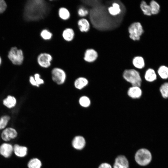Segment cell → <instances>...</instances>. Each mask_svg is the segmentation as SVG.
Listing matches in <instances>:
<instances>
[{
	"mask_svg": "<svg viewBox=\"0 0 168 168\" xmlns=\"http://www.w3.org/2000/svg\"><path fill=\"white\" fill-rule=\"evenodd\" d=\"M86 145V141L84 137L79 135L75 136L72 141V147L77 150H82L84 149Z\"/></svg>",
	"mask_w": 168,
	"mask_h": 168,
	"instance_id": "8fae6325",
	"label": "cell"
},
{
	"mask_svg": "<svg viewBox=\"0 0 168 168\" xmlns=\"http://www.w3.org/2000/svg\"><path fill=\"white\" fill-rule=\"evenodd\" d=\"M13 152L16 156L23 158L27 155L28 148L25 146L15 144L13 145Z\"/></svg>",
	"mask_w": 168,
	"mask_h": 168,
	"instance_id": "4fadbf2b",
	"label": "cell"
},
{
	"mask_svg": "<svg viewBox=\"0 0 168 168\" xmlns=\"http://www.w3.org/2000/svg\"><path fill=\"white\" fill-rule=\"evenodd\" d=\"M53 81L58 85L63 84L66 79V74L64 70L59 68H54L51 72Z\"/></svg>",
	"mask_w": 168,
	"mask_h": 168,
	"instance_id": "8992f818",
	"label": "cell"
},
{
	"mask_svg": "<svg viewBox=\"0 0 168 168\" xmlns=\"http://www.w3.org/2000/svg\"><path fill=\"white\" fill-rule=\"evenodd\" d=\"M134 158L137 164L140 166L144 167L151 163L152 159V155L149 150L142 148L136 151Z\"/></svg>",
	"mask_w": 168,
	"mask_h": 168,
	"instance_id": "7a4b0ae2",
	"label": "cell"
},
{
	"mask_svg": "<svg viewBox=\"0 0 168 168\" xmlns=\"http://www.w3.org/2000/svg\"><path fill=\"white\" fill-rule=\"evenodd\" d=\"M128 31L129 38L134 41L139 40L144 32L142 26L138 22L131 24L128 27Z\"/></svg>",
	"mask_w": 168,
	"mask_h": 168,
	"instance_id": "277c9868",
	"label": "cell"
},
{
	"mask_svg": "<svg viewBox=\"0 0 168 168\" xmlns=\"http://www.w3.org/2000/svg\"><path fill=\"white\" fill-rule=\"evenodd\" d=\"M17 101L14 96L8 95L3 100V105L9 109L14 107L16 105Z\"/></svg>",
	"mask_w": 168,
	"mask_h": 168,
	"instance_id": "ffe728a7",
	"label": "cell"
},
{
	"mask_svg": "<svg viewBox=\"0 0 168 168\" xmlns=\"http://www.w3.org/2000/svg\"><path fill=\"white\" fill-rule=\"evenodd\" d=\"M88 82V81L86 78L83 77H80L75 80L74 82V86L76 89L81 90L86 86Z\"/></svg>",
	"mask_w": 168,
	"mask_h": 168,
	"instance_id": "d6986e66",
	"label": "cell"
},
{
	"mask_svg": "<svg viewBox=\"0 0 168 168\" xmlns=\"http://www.w3.org/2000/svg\"><path fill=\"white\" fill-rule=\"evenodd\" d=\"M133 67L138 69H142L146 67V63L144 58L141 56L134 57L132 61Z\"/></svg>",
	"mask_w": 168,
	"mask_h": 168,
	"instance_id": "e0dca14e",
	"label": "cell"
},
{
	"mask_svg": "<svg viewBox=\"0 0 168 168\" xmlns=\"http://www.w3.org/2000/svg\"><path fill=\"white\" fill-rule=\"evenodd\" d=\"M52 60L51 55L47 53H42L37 57V61L39 65L41 67L45 68L49 67L51 65V62Z\"/></svg>",
	"mask_w": 168,
	"mask_h": 168,
	"instance_id": "ba28073f",
	"label": "cell"
},
{
	"mask_svg": "<svg viewBox=\"0 0 168 168\" xmlns=\"http://www.w3.org/2000/svg\"><path fill=\"white\" fill-rule=\"evenodd\" d=\"M10 117L8 115H4L0 118V130H3L6 128L9 120Z\"/></svg>",
	"mask_w": 168,
	"mask_h": 168,
	"instance_id": "f1b7e54d",
	"label": "cell"
},
{
	"mask_svg": "<svg viewBox=\"0 0 168 168\" xmlns=\"http://www.w3.org/2000/svg\"><path fill=\"white\" fill-rule=\"evenodd\" d=\"M117 162L121 166L124 168H129V162L127 158L124 155L118 156L115 158L114 162Z\"/></svg>",
	"mask_w": 168,
	"mask_h": 168,
	"instance_id": "603a6c76",
	"label": "cell"
},
{
	"mask_svg": "<svg viewBox=\"0 0 168 168\" xmlns=\"http://www.w3.org/2000/svg\"><path fill=\"white\" fill-rule=\"evenodd\" d=\"M98 168H113L112 166L109 163L105 162L100 164Z\"/></svg>",
	"mask_w": 168,
	"mask_h": 168,
	"instance_id": "836d02e7",
	"label": "cell"
},
{
	"mask_svg": "<svg viewBox=\"0 0 168 168\" xmlns=\"http://www.w3.org/2000/svg\"><path fill=\"white\" fill-rule=\"evenodd\" d=\"M140 8L144 15L147 16H152L150 6L144 0L141 1Z\"/></svg>",
	"mask_w": 168,
	"mask_h": 168,
	"instance_id": "7402d4cb",
	"label": "cell"
},
{
	"mask_svg": "<svg viewBox=\"0 0 168 168\" xmlns=\"http://www.w3.org/2000/svg\"><path fill=\"white\" fill-rule=\"evenodd\" d=\"M107 10L109 14L113 16L119 15L122 10L120 4L118 2H117V1H114V2L108 7Z\"/></svg>",
	"mask_w": 168,
	"mask_h": 168,
	"instance_id": "2e32d148",
	"label": "cell"
},
{
	"mask_svg": "<svg viewBox=\"0 0 168 168\" xmlns=\"http://www.w3.org/2000/svg\"><path fill=\"white\" fill-rule=\"evenodd\" d=\"M77 24L80 31L82 32H87L90 28V24L89 21L84 18L79 19Z\"/></svg>",
	"mask_w": 168,
	"mask_h": 168,
	"instance_id": "ac0fdd59",
	"label": "cell"
},
{
	"mask_svg": "<svg viewBox=\"0 0 168 168\" xmlns=\"http://www.w3.org/2000/svg\"><path fill=\"white\" fill-rule=\"evenodd\" d=\"M124 78L132 86L141 87L142 80L139 72L134 69H125L123 73Z\"/></svg>",
	"mask_w": 168,
	"mask_h": 168,
	"instance_id": "3957f363",
	"label": "cell"
},
{
	"mask_svg": "<svg viewBox=\"0 0 168 168\" xmlns=\"http://www.w3.org/2000/svg\"><path fill=\"white\" fill-rule=\"evenodd\" d=\"M18 133L16 130L12 127H7L3 130L1 138L5 142H7L16 138L17 136Z\"/></svg>",
	"mask_w": 168,
	"mask_h": 168,
	"instance_id": "52a82bcc",
	"label": "cell"
},
{
	"mask_svg": "<svg viewBox=\"0 0 168 168\" xmlns=\"http://www.w3.org/2000/svg\"><path fill=\"white\" fill-rule=\"evenodd\" d=\"M50 10L49 5L44 0H28L25 6L24 18L27 21H38L46 16Z\"/></svg>",
	"mask_w": 168,
	"mask_h": 168,
	"instance_id": "6da1fadb",
	"label": "cell"
},
{
	"mask_svg": "<svg viewBox=\"0 0 168 168\" xmlns=\"http://www.w3.org/2000/svg\"><path fill=\"white\" fill-rule=\"evenodd\" d=\"M142 91L140 87L132 86L127 91L128 96L133 99L140 98L142 95Z\"/></svg>",
	"mask_w": 168,
	"mask_h": 168,
	"instance_id": "5bb4252c",
	"label": "cell"
},
{
	"mask_svg": "<svg viewBox=\"0 0 168 168\" xmlns=\"http://www.w3.org/2000/svg\"><path fill=\"white\" fill-rule=\"evenodd\" d=\"M29 82L30 84L33 86L37 87H39V86L36 83L34 77L33 76H30L29 77Z\"/></svg>",
	"mask_w": 168,
	"mask_h": 168,
	"instance_id": "e575fe53",
	"label": "cell"
},
{
	"mask_svg": "<svg viewBox=\"0 0 168 168\" xmlns=\"http://www.w3.org/2000/svg\"><path fill=\"white\" fill-rule=\"evenodd\" d=\"M1 63H2V60H1V57H0V65L1 64Z\"/></svg>",
	"mask_w": 168,
	"mask_h": 168,
	"instance_id": "8d00e7d4",
	"label": "cell"
},
{
	"mask_svg": "<svg viewBox=\"0 0 168 168\" xmlns=\"http://www.w3.org/2000/svg\"><path fill=\"white\" fill-rule=\"evenodd\" d=\"M74 30L71 28H67L65 29L63 31L62 34L63 38L68 41L72 40L74 38Z\"/></svg>",
	"mask_w": 168,
	"mask_h": 168,
	"instance_id": "cb8c5ba5",
	"label": "cell"
},
{
	"mask_svg": "<svg viewBox=\"0 0 168 168\" xmlns=\"http://www.w3.org/2000/svg\"><path fill=\"white\" fill-rule=\"evenodd\" d=\"M78 15L81 17H85L88 15L89 11L83 7L79 8L77 11Z\"/></svg>",
	"mask_w": 168,
	"mask_h": 168,
	"instance_id": "4dcf8cb0",
	"label": "cell"
},
{
	"mask_svg": "<svg viewBox=\"0 0 168 168\" xmlns=\"http://www.w3.org/2000/svg\"><path fill=\"white\" fill-rule=\"evenodd\" d=\"M13 152V146L8 142H4L0 145V155L6 158L10 157Z\"/></svg>",
	"mask_w": 168,
	"mask_h": 168,
	"instance_id": "9c48e42d",
	"label": "cell"
},
{
	"mask_svg": "<svg viewBox=\"0 0 168 168\" xmlns=\"http://www.w3.org/2000/svg\"><path fill=\"white\" fill-rule=\"evenodd\" d=\"M79 103L82 107L87 108L90 105L91 101L90 99L88 97L83 96L80 98L79 100Z\"/></svg>",
	"mask_w": 168,
	"mask_h": 168,
	"instance_id": "83f0119b",
	"label": "cell"
},
{
	"mask_svg": "<svg viewBox=\"0 0 168 168\" xmlns=\"http://www.w3.org/2000/svg\"><path fill=\"white\" fill-rule=\"evenodd\" d=\"M159 91L162 98L165 100L168 99V81H165L160 86Z\"/></svg>",
	"mask_w": 168,
	"mask_h": 168,
	"instance_id": "44dd1931",
	"label": "cell"
},
{
	"mask_svg": "<svg viewBox=\"0 0 168 168\" xmlns=\"http://www.w3.org/2000/svg\"><path fill=\"white\" fill-rule=\"evenodd\" d=\"M98 57V54L97 51L92 48H89L85 51L83 58L86 62L91 63L96 61Z\"/></svg>",
	"mask_w": 168,
	"mask_h": 168,
	"instance_id": "7c38bea8",
	"label": "cell"
},
{
	"mask_svg": "<svg viewBox=\"0 0 168 168\" xmlns=\"http://www.w3.org/2000/svg\"><path fill=\"white\" fill-rule=\"evenodd\" d=\"M158 77L156 70L152 68H148L145 71L144 78L145 82L152 83L156 82Z\"/></svg>",
	"mask_w": 168,
	"mask_h": 168,
	"instance_id": "30bf717a",
	"label": "cell"
},
{
	"mask_svg": "<svg viewBox=\"0 0 168 168\" xmlns=\"http://www.w3.org/2000/svg\"><path fill=\"white\" fill-rule=\"evenodd\" d=\"M27 166L28 168H41L42 163L39 159L34 158L29 161Z\"/></svg>",
	"mask_w": 168,
	"mask_h": 168,
	"instance_id": "484cf974",
	"label": "cell"
},
{
	"mask_svg": "<svg viewBox=\"0 0 168 168\" xmlns=\"http://www.w3.org/2000/svg\"><path fill=\"white\" fill-rule=\"evenodd\" d=\"M8 57L12 63L16 65H21L24 60L22 51L18 49L16 47H13L11 49Z\"/></svg>",
	"mask_w": 168,
	"mask_h": 168,
	"instance_id": "5b68a950",
	"label": "cell"
},
{
	"mask_svg": "<svg viewBox=\"0 0 168 168\" xmlns=\"http://www.w3.org/2000/svg\"><path fill=\"white\" fill-rule=\"evenodd\" d=\"M34 77L36 83L39 86L40 85L44 83V81L40 78V75L39 73L35 74Z\"/></svg>",
	"mask_w": 168,
	"mask_h": 168,
	"instance_id": "1f68e13d",
	"label": "cell"
},
{
	"mask_svg": "<svg viewBox=\"0 0 168 168\" xmlns=\"http://www.w3.org/2000/svg\"><path fill=\"white\" fill-rule=\"evenodd\" d=\"M7 5L5 2L3 0H0V13L4 12L6 10Z\"/></svg>",
	"mask_w": 168,
	"mask_h": 168,
	"instance_id": "d6a6232c",
	"label": "cell"
},
{
	"mask_svg": "<svg viewBox=\"0 0 168 168\" xmlns=\"http://www.w3.org/2000/svg\"><path fill=\"white\" fill-rule=\"evenodd\" d=\"M40 35L44 40H49L52 38V34L48 30L45 29L41 31Z\"/></svg>",
	"mask_w": 168,
	"mask_h": 168,
	"instance_id": "f546056e",
	"label": "cell"
},
{
	"mask_svg": "<svg viewBox=\"0 0 168 168\" xmlns=\"http://www.w3.org/2000/svg\"><path fill=\"white\" fill-rule=\"evenodd\" d=\"M58 14L60 18L64 20H68L70 16L69 11L64 7H61L59 9Z\"/></svg>",
	"mask_w": 168,
	"mask_h": 168,
	"instance_id": "4316f807",
	"label": "cell"
},
{
	"mask_svg": "<svg viewBox=\"0 0 168 168\" xmlns=\"http://www.w3.org/2000/svg\"><path fill=\"white\" fill-rule=\"evenodd\" d=\"M158 77L161 80H168V66L165 64L160 65L156 70Z\"/></svg>",
	"mask_w": 168,
	"mask_h": 168,
	"instance_id": "9a60e30c",
	"label": "cell"
},
{
	"mask_svg": "<svg viewBox=\"0 0 168 168\" xmlns=\"http://www.w3.org/2000/svg\"><path fill=\"white\" fill-rule=\"evenodd\" d=\"M112 167L113 168H124L122 166L116 162H114Z\"/></svg>",
	"mask_w": 168,
	"mask_h": 168,
	"instance_id": "d590c367",
	"label": "cell"
},
{
	"mask_svg": "<svg viewBox=\"0 0 168 168\" xmlns=\"http://www.w3.org/2000/svg\"><path fill=\"white\" fill-rule=\"evenodd\" d=\"M152 15H156L160 12L161 7L159 4L156 1L151 0L149 4Z\"/></svg>",
	"mask_w": 168,
	"mask_h": 168,
	"instance_id": "d4e9b609",
	"label": "cell"
}]
</instances>
